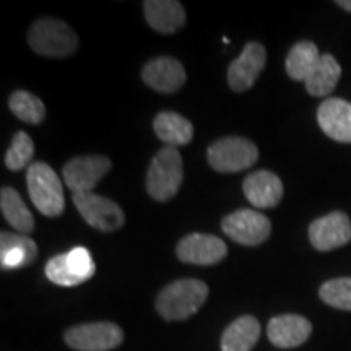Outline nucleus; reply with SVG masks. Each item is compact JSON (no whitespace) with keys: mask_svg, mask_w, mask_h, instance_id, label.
<instances>
[{"mask_svg":"<svg viewBox=\"0 0 351 351\" xmlns=\"http://www.w3.org/2000/svg\"><path fill=\"white\" fill-rule=\"evenodd\" d=\"M207 298L208 287L200 280H176L158 295L156 311L166 320H186L204 306Z\"/></svg>","mask_w":351,"mask_h":351,"instance_id":"1","label":"nucleus"},{"mask_svg":"<svg viewBox=\"0 0 351 351\" xmlns=\"http://www.w3.org/2000/svg\"><path fill=\"white\" fill-rule=\"evenodd\" d=\"M184 179L181 153L165 147L153 156L147 173V191L153 200L168 202L178 194Z\"/></svg>","mask_w":351,"mask_h":351,"instance_id":"2","label":"nucleus"},{"mask_svg":"<svg viewBox=\"0 0 351 351\" xmlns=\"http://www.w3.org/2000/svg\"><path fill=\"white\" fill-rule=\"evenodd\" d=\"M29 47L44 57H69L77 51L78 38L75 32L64 21L41 19L33 23L28 33Z\"/></svg>","mask_w":351,"mask_h":351,"instance_id":"3","label":"nucleus"},{"mask_svg":"<svg viewBox=\"0 0 351 351\" xmlns=\"http://www.w3.org/2000/svg\"><path fill=\"white\" fill-rule=\"evenodd\" d=\"M26 184L34 207L46 217H59L65 210L64 189L59 176L49 165L33 163L26 174Z\"/></svg>","mask_w":351,"mask_h":351,"instance_id":"4","label":"nucleus"},{"mask_svg":"<svg viewBox=\"0 0 351 351\" xmlns=\"http://www.w3.org/2000/svg\"><path fill=\"white\" fill-rule=\"evenodd\" d=\"M208 165L218 173H241L258 160V150L244 137H225L208 147Z\"/></svg>","mask_w":351,"mask_h":351,"instance_id":"5","label":"nucleus"},{"mask_svg":"<svg viewBox=\"0 0 351 351\" xmlns=\"http://www.w3.org/2000/svg\"><path fill=\"white\" fill-rule=\"evenodd\" d=\"M96 265L85 247H73L67 254H59L46 263V276L59 287H77L95 275Z\"/></svg>","mask_w":351,"mask_h":351,"instance_id":"6","label":"nucleus"},{"mask_svg":"<svg viewBox=\"0 0 351 351\" xmlns=\"http://www.w3.org/2000/svg\"><path fill=\"white\" fill-rule=\"evenodd\" d=\"M73 204L82 218L95 230L112 232L121 230L125 223V215L116 202L95 192L73 194Z\"/></svg>","mask_w":351,"mask_h":351,"instance_id":"7","label":"nucleus"},{"mask_svg":"<svg viewBox=\"0 0 351 351\" xmlns=\"http://www.w3.org/2000/svg\"><path fill=\"white\" fill-rule=\"evenodd\" d=\"M64 339L77 351H111L124 341V332L117 324L91 322L69 328Z\"/></svg>","mask_w":351,"mask_h":351,"instance_id":"8","label":"nucleus"},{"mask_svg":"<svg viewBox=\"0 0 351 351\" xmlns=\"http://www.w3.org/2000/svg\"><path fill=\"white\" fill-rule=\"evenodd\" d=\"M221 230L228 238L243 245H258L269 239L271 223L256 210L241 208L223 218Z\"/></svg>","mask_w":351,"mask_h":351,"instance_id":"9","label":"nucleus"},{"mask_svg":"<svg viewBox=\"0 0 351 351\" xmlns=\"http://www.w3.org/2000/svg\"><path fill=\"white\" fill-rule=\"evenodd\" d=\"M112 168L111 160L101 155H85L70 160L64 166L62 176L73 194L78 192H93L101 179Z\"/></svg>","mask_w":351,"mask_h":351,"instance_id":"10","label":"nucleus"},{"mask_svg":"<svg viewBox=\"0 0 351 351\" xmlns=\"http://www.w3.org/2000/svg\"><path fill=\"white\" fill-rule=\"evenodd\" d=\"M309 241L314 249L328 252L351 241V221L343 212H332L314 219L309 226Z\"/></svg>","mask_w":351,"mask_h":351,"instance_id":"11","label":"nucleus"},{"mask_svg":"<svg viewBox=\"0 0 351 351\" xmlns=\"http://www.w3.org/2000/svg\"><path fill=\"white\" fill-rule=\"evenodd\" d=\"M267 64V51L261 43H247L238 59L228 67V85L232 91H247L254 86Z\"/></svg>","mask_w":351,"mask_h":351,"instance_id":"12","label":"nucleus"},{"mask_svg":"<svg viewBox=\"0 0 351 351\" xmlns=\"http://www.w3.org/2000/svg\"><path fill=\"white\" fill-rule=\"evenodd\" d=\"M179 261L194 265H215L226 257L228 247L225 241L217 236L204 234V232H192L179 241L176 247Z\"/></svg>","mask_w":351,"mask_h":351,"instance_id":"13","label":"nucleus"},{"mask_svg":"<svg viewBox=\"0 0 351 351\" xmlns=\"http://www.w3.org/2000/svg\"><path fill=\"white\" fill-rule=\"evenodd\" d=\"M142 78L148 86L158 93H176L186 83V70L178 59L173 57H156L145 64Z\"/></svg>","mask_w":351,"mask_h":351,"instance_id":"14","label":"nucleus"},{"mask_svg":"<svg viewBox=\"0 0 351 351\" xmlns=\"http://www.w3.org/2000/svg\"><path fill=\"white\" fill-rule=\"evenodd\" d=\"M317 122L324 134L340 143H351V103L328 98L317 109Z\"/></svg>","mask_w":351,"mask_h":351,"instance_id":"15","label":"nucleus"},{"mask_svg":"<svg viewBox=\"0 0 351 351\" xmlns=\"http://www.w3.org/2000/svg\"><path fill=\"white\" fill-rule=\"evenodd\" d=\"M313 324L298 314L276 315L269 322L267 335L276 348H296L309 339Z\"/></svg>","mask_w":351,"mask_h":351,"instance_id":"16","label":"nucleus"},{"mask_svg":"<svg viewBox=\"0 0 351 351\" xmlns=\"http://www.w3.org/2000/svg\"><path fill=\"white\" fill-rule=\"evenodd\" d=\"M243 191L256 208H274L283 197V182L270 171H256L244 179Z\"/></svg>","mask_w":351,"mask_h":351,"instance_id":"17","label":"nucleus"},{"mask_svg":"<svg viewBox=\"0 0 351 351\" xmlns=\"http://www.w3.org/2000/svg\"><path fill=\"white\" fill-rule=\"evenodd\" d=\"M143 12L147 23L158 33H176L186 23L184 7L176 0H147Z\"/></svg>","mask_w":351,"mask_h":351,"instance_id":"18","label":"nucleus"},{"mask_svg":"<svg viewBox=\"0 0 351 351\" xmlns=\"http://www.w3.org/2000/svg\"><path fill=\"white\" fill-rule=\"evenodd\" d=\"M38 247L33 239L23 234L3 231L0 234V263L2 269H21L36 261Z\"/></svg>","mask_w":351,"mask_h":351,"instance_id":"19","label":"nucleus"},{"mask_svg":"<svg viewBox=\"0 0 351 351\" xmlns=\"http://www.w3.org/2000/svg\"><path fill=\"white\" fill-rule=\"evenodd\" d=\"M153 130L161 142L171 148L184 147L194 138V125L178 112H160L153 121Z\"/></svg>","mask_w":351,"mask_h":351,"instance_id":"20","label":"nucleus"},{"mask_svg":"<svg viewBox=\"0 0 351 351\" xmlns=\"http://www.w3.org/2000/svg\"><path fill=\"white\" fill-rule=\"evenodd\" d=\"M261 337V324L252 315H243L230 324L221 337V351H251Z\"/></svg>","mask_w":351,"mask_h":351,"instance_id":"21","label":"nucleus"},{"mask_svg":"<svg viewBox=\"0 0 351 351\" xmlns=\"http://www.w3.org/2000/svg\"><path fill=\"white\" fill-rule=\"evenodd\" d=\"M340 77L341 67L335 60V57L330 54H322L317 65H315L314 70L309 73V77L304 82L307 93L317 96V98L328 96L335 90Z\"/></svg>","mask_w":351,"mask_h":351,"instance_id":"22","label":"nucleus"},{"mask_svg":"<svg viewBox=\"0 0 351 351\" xmlns=\"http://www.w3.org/2000/svg\"><path fill=\"white\" fill-rule=\"evenodd\" d=\"M0 208L8 225L15 228L19 234H29L34 230V218L15 189L3 187L0 192Z\"/></svg>","mask_w":351,"mask_h":351,"instance_id":"23","label":"nucleus"},{"mask_svg":"<svg viewBox=\"0 0 351 351\" xmlns=\"http://www.w3.org/2000/svg\"><path fill=\"white\" fill-rule=\"evenodd\" d=\"M319 49L314 43L300 41L291 47L287 56V72L296 82H306L320 59Z\"/></svg>","mask_w":351,"mask_h":351,"instance_id":"24","label":"nucleus"},{"mask_svg":"<svg viewBox=\"0 0 351 351\" xmlns=\"http://www.w3.org/2000/svg\"><path fill=\"white\" fill-rule=\"evenodd\" d=\"M8 106H10V111L26 124L39 125L46 117V108L43 101L29 91L19 90L12 93Z\"/></svg>","mask_w":351,"mask_h":351,"instance_id":"25","label":"nucleus"},{"mask_svg":"<svg viewBox=\"0 0 351 351\" xmlns=\"http://www.w3.org/2000/svg\"><path fill=\"white\" fill-rule=\"evenodd\" d=\"M319 296L326 304L341 311H351V278H333L320 287Z\"/></svg>","mask_w":351,"mask_h":351,"instance_id":"26","label":"nucleus"},{"mask_svg":"<svg viewBox=\"0 0 351 351\" xmlns=\"http://www.w3.org/2000/svg\"><path fill=\"white\" fill-rule=\"evenodd\" d=\"M34 155V143L32 137L23 130L16 132L10 148L5 155V166L10 171H21L29 165ZM32 166V165H29Z\"/></svg>","mask_w":351,"mask_h":351,"instance_id":"27","label":"nucleus"},{"mask_svg":"<svg viewBox=\"0 0 351 351\" xmlns=\"http://www.w3.org/2000/svg\"><path fill=\"white\" fill-rule=\"evenodd\" d=\"M337 5L343 8L346 12H351V0H337Z\"/></svg>","mask_w":351,"mask_h":351,"instance_id":"28","label":"nucleus"}]
</instances>
